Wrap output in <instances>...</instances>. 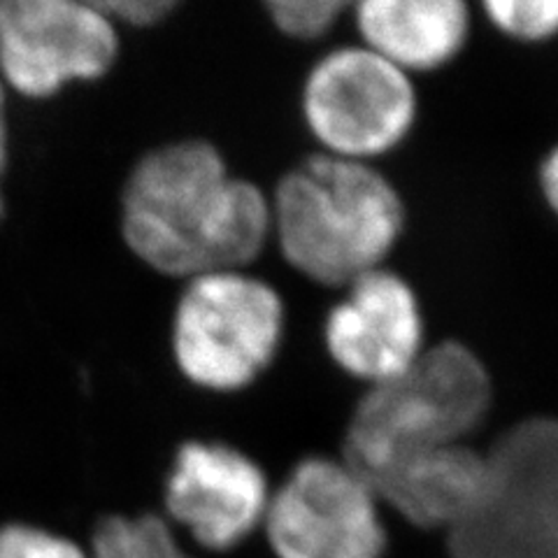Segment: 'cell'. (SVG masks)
<instances>
[{"label":"cell","mask_w":558,"mask_h":558,"mask_svg":"<svg viewBox=\"0 0 558 558\" xmlns=\"http://www.w3.org/2000/svg\"><path fill=\"white\" fill-rule=\"evenodd\" d=\"M121 235L145 266L191 279L252 268L272 242L270 194L207 140L147 151L121 191Z\"/></svg>","instance_id":"1"},{"label":"cell","mask_w":558,"mask_h":558,"mask_svg":"<svg viewBox=\"0 0 558 558\" xmlns=\"http://www.w3.org/2000/svg\"><path fill=\"white\" fill-rule=\"evenodd\" d=\"M272 242L310 282L342 289L384 268L405 231V201L377 166L312 154L270 191Z\"/></svg>","instance_id":"2"},{"label":"cell","mask_w":558,"mask_h":558,"mask_svg":"<svg viewBox=\"0 0 558 558\" xmlns=\"http://www.w3.org/2000/svg\"><path fill=\"white\" fill-rule=\"evenodd\" d=\"M494 405L484 361L459 340L428 344L398 379L368 389L342 438V461L356 475L405 453L463 445Z\"/></svg>","instance_id":"3"},{"label":"cell","mask_w":558,"mask_h":558,"mask_svg":"<svg viewBox=\"0 0 558 558\" xmlns=\"http://www.w3.org/2000/svg\"><path fill=\"white\" fill-rule=\"evenodd\" d=\"M287 305L266 277L217 270L191 277L172 312L170 347L194 387L238 393L264 377L282 352Z\"/></svg>","instance_id":"4"},{"label":"cell","mask_w":558,"mask_h":558,"mask_svg":"<svg viewBox=\"0 0 558 558\" xmlns=\"http://www.w3.org/2000/svg\"><path fill=\"white\" fill-rule=\"evenodd\" d=\"M484 461L475 505L447 531L451 558H558V416L521 418Z\"/></svg>","instance_id":"5"},{"label":"cell","mask_w":558,"mask_h":558,"mask_svg":"<svg viewBox=\"0 0 558 558\" xmlns=\"http://www.w3.org/2000/svg\"><path fill=\"white\" fill-rule=\"evenodd\" d=\"M301 117L319 154L375 166L412 135L416 84L361 43L340 45L307 70Z\"/></svg>","instance_id":"6"},{"label":"cell","mask_w":558,"mask_h":558,"mask_svg":"<svg viewBox=\"0 0 558 558\" xmlns=\"http://www.w3.org/2000/svg\"><path fill=\"white\" fill-rule=\"evenodd\" d=\"M119 59V28L96 3L0 0V82L49 98L105 77Z\"/></svg>","instance_id":"7"},{"label":"cell","mask_w":558,"mask_h":558,"mask_svg":"<svg viewBox=\"0 0 558 558\" xmlns=\"http://www.w3.org/2000/svg\"><path fill=\"white\" fill-rule=\"evenodd\" d=\"M379 508L342 457H310L270 496L264 526L279 558H381Z\"/></svg>","instance_id":"8"},{"label":"cell","mask_w":558,"mask_h":558,"mask_svg":"<svg viewBox=\"0 0 558 558\" xmlns=\"http://www.w3.org/2000/svg\"><path fill=\"white\" fill-rule=\"evenodd\" d=\"M324 347L340 373L368 389L405 375L428 349L414 287L389 266L356 277L326 312Z\"/></svg>","instance_id":"9"},{"label":"cell","mask_w":558,"mask_h":558,"mask_svg":"<svg viewBox=\"0 0 558 558\" xmlns=\"http://www.w3.org/2000/svg\"><path fill=\"white\" fill-rule=\"evenodd\" d=\"M268 477L250 453L219 440H186L166 482L168 514L207 549H231L266 519Z\"/></svg>","instance_id":"10"},{"label":"cell","mask_w":558,"mask_h":558,"mask_svg":"<svg viewBox=\"0 0 558 558\" xmlns=\"http://www.w3.org/2000/svg\"><path fill=\"white\" fill-rule=\"evenodd\" d=\"M486 473L473 442L414 451L359 475L381 505L418 529H453L473 508Z\"/></svg>","instance_id":"11"},{"label":"cell","mask_w":558,"mask_h":558,"mask_svg":"<svg viewBox=\"0 0 558 558\" xmlns=\"http://www.w3.org/2000/svg\"><path fill=\"white\" fill-rule=\"evenodd\" d=\"M349 14L359 43L412 80L457 61L473 35L463 0H363Z\"/></svg>","instance_id":"12"},{"label":"cell","mask_w":558,"mask_h":558,"mask_svg":"<svg viewBox=\"0 0 558 558\" xmlns=\"http://www.w3.org/2000/svg\"><path fill=\"white\" fill-rule=\"evenodd\" d=\"M94 558H191L156 514L102 519L94 531Z\"/></svg>","instance_id":"13"},{"label":"cell","mask_w":558,"mask_h":558,"mask_svg":"<svg viewBox=\"0 0 558 558\" xmlns=\"http://www.w3.org/2000/svg\"><path fill=\"white\" fill-rule=\"evenodd\" d=\"M482 12L502 38L521 45H543L558 35V0H486Z\"/></svg>","instance_id":"14"},{"label":"cell","mask_w":558,"mask_h":558,"mask_svg":"<svg viewBox=\"0 0 558 558\" xmlns=\"http://www.w3.org/2000/svg\"><path fill=\"white\" fill-rule=\"evenodd\" d=\"M352 3L344 0H270L266 14L270 24L289 40L317 43L330 35Z\"/></svg>","instance_id":"15"},{"label":"cell","mask_w":558,"mask_h":558,"mask_svg":"<svg viewBox=\"0 0 558 558\" xmlns=\"http://www.w3.org/2000/svg\"><path fill=\"white\" fill-rule=\"evenodd\" d=\"M0 558H86L70 539L26 523L0 529Z\"/></svg>","instance_id":"16"},{"label":"cell","mask_w":558,"mask_h":558,"mask_svg":"<svg viewBox=\"0 0 558 558\" xmlns=\"http://www.w3.org/2000/svg\"><path fill=\"white\" fill-rule=\"evenodd\" d=\"M96 8L119 26L151 28L166 22L168 16L180 8L174 0H114V3H96Z\"/></svg>","instance_id":"17"},{"label":"cell","mask_w":558,"mask_h":558,"mask_svg":"<svg viewBox=\"0 0 558 558\" xmlns=\"http://www.w3.org/2000/svg\"><path fill=\"white\" fill-rule=\"evenodd\" d=\"M539 194H543L547 207L551 209V215L558 219V145L551 147L543 163H539Z\"/></svg>","instance_id":"18"},{"label":"cell","mask_w":558,"mask_h":558,"mask_svg":"<svg viewBox=\"0 0 558 558\" xmlns=\"http://www.w3.org/2000/svg\"><path fill=\"white\" fill-rule=\"evenodd\" d=\"M10 159V133H8V114H5V84L0 82V223L5 219V172Z\"/></svg>","instance_id":"19"}]
</instances>
